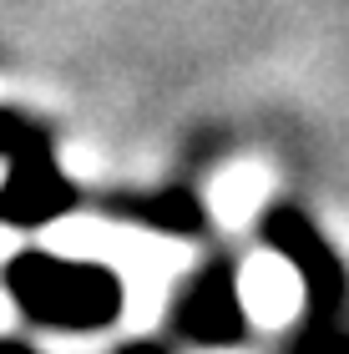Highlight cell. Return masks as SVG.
<instances>
[{
    "mask_svg": "<svg viewBox=\"0 0 349 354\" xmlns=\"http://www.w3.org/2000/svg\"><path fill=\"white\" fill-rule=\"evenodd\" d=\"M10 294L21 299L26 314H36L41 324L86 334L112 324L122 309V288L102 263H76V259H15L10 263Z\"/></svg>",
    "mask_w": 349,
    "mask_h": 354,
    "instance_id": "1",
    "label": "cell"
},
{
    "mask_svg": "<svg viewBox=\"0 0 349 354\" xmlns=\"http://www.w3.org/2000/svg\"><path fill=\"white\" fill-rule=\"evenodd\" d=\"M238 299H243V314L258 329H289L299 314H304L309 299V273L299 268L294 253H253L238 273Z\"/></svg>",
    "mask_w": 349,
    "mask_h": 354,
    "instance_id": "2",
    "label": "cell"
},
{
    "mask_svg": "<svg viewBox=\"0 0 349 354\" xmlns=\"http://www.w3.org/2000/svg\"><path fill=\"white\" fill-rule=\"evenodd\" d=\"M243 299H238V279L228 283L223 273H213V279H202L193 294L182 299V309H178V324L193 334V339L202 344H223L238 334V324H243Z\"/></svg>",
    "mask_w": 349,
    "mask_h": 354,
    "instance_id": "3",
    "label": "cell"
},
{
    "mask_svg": "<svg viewBox=\"0 0 349 354\" xmlns=\"http://www.w3.org/2000/svg\"><path fill=\"white\" fill-rule=\"evenodd\" d=\"M66 203V187H61V177L46 167V162H21L10 177H6V187H0V207H6V218L10 223H36V218H51L56 207Z\"/></svg>",
    "mask_w": 349,
    "mask_h": 354,
    "instance_id": "4",
    "label": "cell"
},
{
    "mask_svg": "<svg viewBox=\"0 0 349 354\" xmlns=\"http://www.w3.org/2000/svg\"><path fill=\"white\" fill-rule=\"evenodd\" d=\"M263 198H268V172L253 167V162H243V167H228V172L213 183L208 207H213L218 223H228V228H243V223L263 207Z\"/></svg>",
    "mask_w": 349,
    "mask_h": 354,
    "instance_id": "5",
    "label": "cell"
},
{
    "mask_svg": "<svg viewBox=\"0 0 349 354\" xmlns=\"http://www.w3.org/2000/svg\"><path fill=\"white\" fill-rule=\"evenodd\" d=\"M15 259V233H10V223H0V263H10Z\"/></svg>",
    "mask_w": 349,
    "mask_h": 354,
    "instance_id": "6",
    "label": "cell"
},
{
    "mask_svg": "<svg viewBox=\"0 0 349 354\" xmlns=\"http://www.w3.org/2000/svg\"><path fill=\"white\" fill-rule=\"evenodd\" d=\"M0 354H36V349H26V344H0Z\"/></svg>",
    "mask_w": 349,
    "mask_h": 354,
    "instance_id": "7",
    "label": "cell"
},
{
    "mask_svg": "<svg viewBox=\"0 0 349 354\" xmlns=\"http://www.w3.org/2000/svg\"><path fill=\"white\" fill-rule=\"evenodd\" d=\"M122 354H157L152 344H132V349H122Z\"/></svg>",
    "mask_w": 349,
    "mask_h": 354,
    "instance_id": "8",
    "label": "cell"
},
{
    "mask_svg": "<svg viewBox=\"0 0 349 354\" xmlns=\"http://www.w3.org/2000/svg\"><path fill=\"white\" fill-rule=\"evenodd\" d=\"M213 354H233V349H213Z\"/></svg>",
    "mask_w": 349,
    "mask_h": 354,
    "instance_id": "9",
    "label": "cell"
}]
</instances>
